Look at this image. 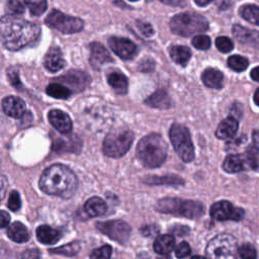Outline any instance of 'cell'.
<instances>
[{
  "instance_id": "14",
  "label": "cell",
  "mask_w": 259,
  "mask_h": 259,
  "mask_svg": "<svg viewBox=\"0 0 259 259\" xmlns=\"http://www.w3.org/2000/svg\"><path fill=\"white\" fill-rule=\"evenodd\" d=\"M232 31L234 36L241 44L259 50V31L244 27L240 24H234Z\"/></svg>"
},
{
  "instance_id": "15",
  "label": "cell",
  "mask_w": 259,
  "mask_h": 259,
  "mask_svg": "<svg viewBox=\"0 0 259 259\" xmlns=\"http://www.w3.org/2000/svg\"><path fill=\"white\" fill-rule=\"evenodd\" d=\"M2 109L10 117L19 118L25 112V103L16 96H7L2 100Z\"/></svg>"
},
{
  "instance_id": "11",
  "label": "cell",
  "mask_w": 259,
  "mask_h": 259,
  "mask_svg": "<svg viewBox=\"0 0 259 259\" xmlns=\"http://www.w3.org/2000/svg\"><path fill=\"white\" fill-rule=\"evenodd\" d=\"M210 217L215 221H240L244 218L245 211L243 208L235 206L228 200L214 202L209 209Z\"/></svg>"
},
{
  "instance_id": "9",
  "label": "cell",
  "mask_w": 259,
  "mask_h": 259,
  "mask_svg": "<svg viewBox=\"0 0 259 259\" xmlns=\"http://www.w3.org/2000/svg\"><path fill=\"white\" fill-rule=\"evenodd\" d=\"M45 22L57 30L63 33H75L83 29L84 22L78 17L67 15L59 10H53L49 13Z\"/></svg>"
},
{
  "instance_id": "52",
  "label": "cell",
  "mask_w": 259,
  "mask_h": 259,
  "mask_svg": "<svg viewBox=\"0 0 259 259\" xmlns=\"http://www.w3.org/2000/svg\"><path fill=\"white\" fill-rule=\"evenodd\" d=\"M195 3L197 4V5H199V6H205V5H207V4H209L210 2L209 1H205V2H199V1H195Z\"/></svg>"
},
{
  "instance_id": "46",
  "label": "cell",
  "mask_w": 259,
  "mask_h": 259,
  "mask_svg": "<svg viewBox=\"0 0 259 259\" xmlns=\"http://www.w3.org/2000/svg\"><path fill=\"white\" fill-rule=\"evenodd\" d=\"M155 68V62L151 59H148V60H145L143 61L141 64H140V70L141 71H144V72H150L152 71L153 69Z\"/></svg>"
},
{
  "instance_id": "28",
  "label": "cell",
  "mask_w": 259,
  "mask_h": 259,
  "mask_svg": "<svg viewBox=\"0 0 259 259\" xmlns=\"http://www.w3.org/2000/svg\"><path fill=\"white\" fill-rule=\"evenodd\" d=\"M108 84L119 94H124L127 91V78L119 73L113 72L107 76Z\"/></svg>"
},
{
  "instance_id": "30",
  "label": "cell",
  "mask_w": 259,
  "mask_h": 259,
  "mask_svg": "<svg viewBox=\"0 0 259 259\" xmlns=\"http://www.w3.org/2000/svg\"><path fill=\"white\" fill-rule=\"evenodd\" d=\"M239 13L248 22L259 25V6L254 4L243 5L239 9Z\"/></svg>"
},
{
  "instance_id": "16",
  "label": "cell",
  "mask_w": 259,
  "mask_h": 259,
  "mask_svg": "<svg viewBox=\"0 0 259 259\" xmlns=\"http://www.w3.org/2000/svg\"><path fill=\"white\" fill-rule=\"evenodd\" d=\"M51 124L60 133L68 134L72 130V120L70 116L62 110L53 109L48 115Z\"/></svg>"
},
{
  "instance_id": "23",
  "label": "cell",
  "mask_w": 259,
  "mask_h": 259,
  "mask_svg": "<svg viewBox=\"0 0 259 259\" xmlns=\"http://www.w3.org/2000/svg\"><path fill=\"white\" fill-rule=\"evenodd\" d=\"M8 237L16 243H24L29 240V232L20 222H14L7 230Z\"/></svg>"
},
{
  "instance_id": "36",
  "label": "cell",
  "mask_w": 259,
  "mask_h": 259,
  "mask_svg": "<svg viewBox=\"0 0 259 259\" xmlns=\"http://www.w3.org/2000/svg\"><path fill=\"white\" fill-rule=\"evenodd\" d=\"M239 255L241 259H257V251L251 244H244L239 247Z\"/></svg>"
},
{
  "instance_id": "27",
  "label": "cell",
  "mask_w": 259,
  "mask_h": 259,
  "mask_svg": "<svg viewBox=\"0 0 259 259\" xmlns=\"http://www.w3.org/2000/svg\"><path fill=\"white\" fill-rule=\"evenodd\" d=\"M147 184L151 185H182L184 180L176 175H164V176H148L145 179Z\"/></svg>"
},
{
  "instance_id": "26",
  "label": "cell",
  "mask_w": 259,
  "mask_h": 259,
  "mask_svg": "<svg viewBox=\"0 0 259 259\" xmlns=\"http://www.w3.org/2000/svg\"><path fill=\"white\" fill-rule=\"evenodd\" d=\"M169 54L171 59L181 66H186L191 58V51L185 46H172L169 49Z\"/></svg>"
},
{
  "instance_id": "12",
  "label": "cell",
  "mask_w": 259,
  "mask_h": 259,
  "mask_svg": "<svg viewBox=\"0 0 259 259\" xmlns=\"http://www.w3.org/2000/svg\"><path fill=\"white\" fill-rule=\"evenodd\" d=\"M109 48L122 60H130L138 53V48L135 42L128 38L111 36L108 38Z\"/></svg>"
},
{
  "instance_id": "29",
  "label": "cell",
  "mask_w": 259,
  "mask_h": 259,
  "mask_svg": "<svg viewBox=\"0 0 259 259\" xmlns=\"http://www.w3.org/2000/svg\"><path fill=\"white\" fill-rule=\"evenodd\" d=\"M244 166L245 161L241 155H230L223 163V168L228 173L240 172L244 169Z\"/></svg>"
},
{
  "instance_id": "45",
  "label": "cell",
  "mask_w": 259,
  "mask_h": 259,
  "mask_svg": "<svg viewBox=\"0 0 259 259\" xmlns=\"http://www.w3.org/2000/svg\"><path fill=\"white\" fill-rule=\"evenodd\" d=\"M7 75H8V78H9L10 83H11L13 86L19 88V87H20V81H19V79H18V75H17V72L15 71V69H14V68H10V69L8 70V72H7Z\"/></svg>"
},
{
  "instance_id": "51",
  "label": "cell",
  "mask_w": 259,
  "mask_h": 259,
  "mask_svg": "<svg viewBox=\"0 0 259 259\" xmlns=\"http://www.w3.org/2000/svg\"><path fill=\"white\" fill-rule=\"evenodd\" d=\"M163 3L168 4V5H179V4H181V2H179V1H176V2H173V1H163Z\"/></svg>"
},
{
  "instance_id": "18",
  "label": "cell",
  "mask_w": 259,
  "mask_h": 259,
  "mask_svg": "<svg viewBox=\"0 0 259 259\" xmlns=\"http://www.w3.org/2000/svg\"><path fill=\"white\" fill-rule=\"evenodd\" d=\"M63 54L58 47H52L45 56L44 65L50 72H58L65 67Z\"/></svg>"
},
{
  "instance_id": "43",
  "label": "cell",
  "mask_w": 259,
  "mask_h": 259,
  "mask_svg": "<svg viewBox=\"0 0 259 259\" xmlns=\"http://www.w3.org/2000/svg\"><path fill=\"white\" fill-rule=\"evenodd\" d=\"M137 26L139 30L145 35V36H152L154 34V29L150 23L143 22V21H138Z\"/></svg>"
},
{
  "instance_id": "24",
  "label": "cell",
  "mask_w": 259,
  "mask_h": 259,
  "mask_svg": "<svg viewBox=\"0 0 259 259\" xmlns=\"http://www.w3.org/2000/svg\"><path fill=\"white\" fill-rule=\"evenodd\" d=\"M84 209L89 217H99L105 213L107 206L103 199H101L100 197L94 196L89 198L85 202Z\"/></svg>"
},
{
  "instance_id": "38",
  "label": "cell",
  "mask_w": 259,
  "mask_h": 259,
  "mask_svg": "<svg viewBox=\"0 0 259 259\" xmlns=\"http://www.w3.org/2000/svg\"><path fill=\"white\" fill-rule=\"evenodd\" d=\"M25 4L28 6L30 12L33 15H40L47 9V2L46 1H26Z\"/></svg>"
},
{
  "instance_id": "6",
  "label": "cell",
  "mask_w": 259,
  "mask_h": 259,
  "mask_svg": "<svg viewBox=\"0 0 259 259\" xmlns=\"http://www.w3.org/2000/svg\"><path fill=\"white\" fill-rule=\"evenodd\" d=\"M209 259H240L237 240L230 234H220L212 238L206 246Z\"/></svg>"
},
{
  "instance_id": "13",
  "label": "cell",
  "mask_w": 259,
  "mask_h": 259,
  "mask_svg": "<svg viewBox=\"0 0 259 259\" xmlns=\"http://www.w3.org/2000/svg\"><path fill=\"white\" fill-rule=\"evenodd\" d=\"M58 80H60L63 84L69 86V89L82 90L89 84L90 77L82 71L71 70L65 75L59 77Z\"/></svg>"
},
{
  "instance_id": "44",
  "label": "cell",
  "mask_w": 259,
  "mask_h": 259,
  "mask_svg": "<svg viewBox=\"0 0 259 259\" xmlns=\"http://www.w3.org/2000/svg\"><path fill=\"white\" fill-rule=\"evenodd\" d=\"M40 252L37 249H28L23 251L18 259H39Z\"/></svg>"
},
{
  "instance_id": "40",
  "label": "cell",
  "mask_w": 259,
  "mask_h": 259,
  "mask_svg": "<svg viewBox=\"0 0 259 259\" xmlns=\"http://www.w3.org/2000/svg\"><path fill=\"white\" fill-rule=\"evenodd\" d=\"M7 205L9 207V209H11L12 211H16L20 208L21 200H20V196H19V194L16 190L11 191V193L9 195V198H8Z\"/></svg>"
},
{
  "instance_id": "4",
  "label": "cell",
  "mask_w": 259,
  "mask_h": 259,
  "mask_svg": "<svg viewBox=\"0 0 259 259\" xmlns=\"http://www.w3.org/2000/svg\"><path fill=\"white\" fill-rule=\"evenodd\" d=\"M156 208L163 213H170L187 219H197L204 213V205L202 203L177 197H165L158 200Z\"/></svg>"
},
{
  "instance_id": "49",
  "label": "cell",
  "mask_w": 259,
  "mask_h": 259,
  "mask_svg": "<svg viewBox=\"0 0 259 259\" xmlns=\"http://www.w3.org/2000/svg\"><path fill=\"white\" fill-rule=\"evenodd\" d=\"M250 77L256 81V82H259V66L258 67H255L254 69H252L251 73H250Z\"/></svg>"
},
{
  "instance_id": "33",
  "label": "cell",
  "mask_w": 259,
  "mask_h": 259,
  "mask_svg": "<svg viewBox=\"0 0 259 259\" xmlns=\"http://www.w3.org/2000/svg\"><path fill=\"white\" fill-rule=\"evenodd\" d=\"M249 65V61L247 58L242 57L240 55H233L228 59V66L232 70L236 72H242L247 69Z\"/></svg>"
},
{
  "instance_id": "50",
  "label": "cell",
  "mask_w": 259,
  "mask_h": 259,
  "mask_svg": "<svg viewBox=\"0 0 259 259\" xmlns=\"http://www.w3.org/2000/svg\"><path fill=\"white\" fill-rule=\"evenodd\" d=\"M253 99H254L255 104L259 106V88L255 91V93H254V98H253Z\"/></svg>"
},
{
  "instance_id": "8",
  "label": "cell",
  "mask_w": 259,
  "mask_h": 259,
  "mask_svg": "<svg viewBox=\"0 0 259 259\" xmlns=\"http://www.w3.org/2000/svg\"><path fill=\"white\" fill-rule=\"evenodd\" d=\"M133 141L134 134L130 130H115L104 139L103 153L111 158H119L130 150Z\"/></svg>"
},
{
  "instance_id": "32",
  "label": "cell",
  "mask_w": 259,
  "mask_h": 259,
  "mask_svg": "<svg viewBox=\"0 0 259 259\" xmlns=\"http://www.w3.org/2000/svg\"><path fill=\"white\" fill-rule=\"evenodd\" d=\"M79 251H80V243L77 241H74L72 243L63 245V246L55 248V249H50V253L64 255V256H74Z\"/></svg>"
},
{
  "instance_id": "35",
  "label": "cell",
  "mask_w": 259,
  "mask_h": 259,
  "mask_svg": "<svg viewBox=\"0 0 259 259\" xmlns=\"http://www.w3.org/2000/svg\"><path fill=\"white\" fill-rule=\"evenodd\" d=\"M191 42H192V46L199 51H206L211 46V40H210L209 36L204 35V34H199V35L194 36L192 38Z\"/></svg>"
},
{
  "instance_id": "10",
  "label": "cell",
  "mask_w": 259,
  "mask_h": 259,
  "mask_svg": "<svg viewBox=\"0 0 259 259\" xmlns=\"http://www.w3.org/2000/svg\"><path fill=\"white\" fill-rule=\"evenodd\" d=\"M96 227L101 233L120 244H124L128 240L131 235L130 225L119 220L99 222L97 223Z\"/></svg>"
},
{
  "instance_id": "5",
  "label": "cell",
  "mask_w": 259,
  "mask_h": 259,
  "mask_svg": "<svg viewBox=\"0 0 259 259\" xmlns=\"http://www.w3.org/2000/svg\"><path fill=\"white\" fill-rule=\"evenodd\" d=\"M208 28V21L202 15L195 12H183L176 14L170 20V29L181 36H190L197 32H203Z\"/></svg>"
},
{
  "instance_id": "53",
  "label": "cell",
  "mask_w": 259,
  "mask_h": 259,
  "mask_svg": "<svg viewBox=\"0 0 259 259\" xmlns=\"http://www.w3.org/2000/svg\"><path fill=\"white\" fill-rule=\"evenodd\" d=\"M190 259H205L204 257H202V256H198V255H196V256H192Z\"/></svg>"
},
{
  "instance_id": "48",
  "label": "cell",
  "mask_w": 259,
  "mask_h": 259,
  "mask_svg": "<svg viewBox=\"0 0 259 259\" xmlns=\"http://www.w3.org/2000/svg\"><path fill=\"white\" fill-rule=\"evenodd\" d=\"M10 222V215L5 210H0V229L5 228Z\"/></svg>"
},
{
  "instance_id": "2",
  "label": "cell",
  "mask_w": 259,
  "mask_h": 259,
  "mask_svg": "<svg viewBox=\"0 0 259 259\" xmlns=\"http://www.w3.org/2000/svg\"><path fill=\"white\" fill-rule=\"evenodd\" d=\"M77 184L74 172L62 164L48 167L39 178V187L44 192L63 198L71 197L77 190Z\"/></svg>"
},
{
  "instance_id": "37",
  "label": "cell",
  "mask_w": 259,
  "mask_h": 259,
  "mask_svg": "<svg viewBox=\"0 0 259 259\" xmlns=\"http://www.w3.org/2000/svg\"><path fill=\"white\" fill-rule=\"evenodd\" d=\"M215 47L222 53H229L234 49V44L227 36H219L215 39Z\"/></svg>"
},
{
  "instance_id": "41",
  "label": "cell",
  "mask_w": 259,
  "mask_h": 259,
  "mask_svg": "<svg viewBox=\"0 0 259 259\" xmlns=\"http://www.w3.org/2000/svg\"><path fill=\"white\" fill-rule=\"evenodd\" d=\"M25 2L20 1H9L7 2V8L10 12L13 13V15L16 14H22L25 10Z\"/></svg>"
},
{
  "instance_id": "42",
  "label": "cell",
  "mask_w": 259,
  "mask_h": 259,
  "mask_svg": "<svg viewBox=\"0 0 259 259\" xmlns=\"http://www.w3.org/2000/svg\"><path fill=\"white\" fill-rule=\"evenodd\" d=\"M191 252V248L189 246V244L185 241L181 242L176 248H175V254L178 258H185L186 256H188Z\"/></svg>"
},
{
  "instance_id": "22",
  "label": "cell",
  "mask_w": 259,
  "mask_h": 259,
  "mask_svg": "<svg viewBox=\"0 0 259 259\" xmlns=\"http://www.w3.org/2000/svg\"><path fill=\"white\" fill-rule=\"evenodd\" d=\"M201 79L203 84L206 87L213 88V89H220L223 87L224 75L218 69H214V68L205 69L201 75Z\"/></svg>"
},
{
  "instance_id": "7",
  "label": "cell",
  "mask_w": 259,
  "mask_h": 259,
  "mask_svg": "<svg viewBox=\"0 0 259 259\" xmlns=\"http://www.w3.org/2000/svg\"><path fill=\"white\" fill-rule=\"evenodd\" d=\"M170 141L178 156L186 163L194 159V147L188 128L180 123H173L169 131Z\"/></svg>"
},
{
  "instance_id": "20",
  "label": "cell",
  "mask_w": 259,
  "mask_h": 259,
  "mask_svg": "<svg viewBox=\"0 0 259 259\" xmlns=\"http://www.w3.org/2000/svg\"><path fill=\"white\" fill-rule=\"evenodd\" d=\"M35 234H36L37 240L40 243L46 244V245H53V244L57 243L62 236L58 230L53 229L47 225L39 226L36 229Z\"/></svg>"
},
{
  "instance_id": "19",
  "label": "cell",
  "mask_w": 259,
  "mask_h": 259,
  "mask_svg": "<svg viewBox=\"0 0 259 259\" xmlns=\"http://www.w3.org/2000/svg\"><path fill=\"white\" fill-rule=\"evenodd\" d=\"M145 102L149 106L159 108V109H167L172 106V100H171L170 96L163 89H159V90L155 91L152 95H150L145 100Z\"/></svg>"
},
{
  "instance_id": "31",
  "label": "cell",
  "mask_w": 259,
  "mask_h": 259,
  "mask_svg": "<svg viewBox=\"0 0 259 259\" xmlns=\"http://www.w3.org/2000/svg\"><path fill=\"white\" fill-rule=\"evenodd\" d=\"M47 93L58 99H67L71 95V90L59 83H52L47 87Z\"/></svg>"
},
{
  "instance_id": "1",
  "label": "cell",
  "mask_w": 259,
  "mask_h": 259,
  "mask_svg": "<svg viewBox=\"0 0 259 259\" xmlns=\"http://www.w3.org/2000/svg\"><path fill=\"white\" fill-rule=\"evenodd\" d=\"M39 26L15 15L0 18V42L10 51H17L39 35Z\"/></svg>"
},
{
  "instance_id": "47",
  "label": "cell",
  "mask_w": 259,
  "mask_h": 259,
  "mask_svg": "<svg viewBox=\"0 0 259 259\" xmlns=\"http://www.w3.org/2000/svg\"><path fill=\"white\" fill-rule=\"evenodd\" d=\"M7 186H8V182H7L6 177L3 176L2 174H0V201L3 199V197L5 195Z\"/></svg>"
},
{
  "instance_id": "17",
  "label": "cell",
  "mask_w": 259,
  "mask_h": 259,
  "mask_svg": "<svg viewBox=\"0 0 259 259\" xmlns=\"http://www.w3.org/2000/svg\"><path fill=\"white\" fill-rule=\"evenodd\" d=\"M90 64L94 69H99L103 64L112 61L108 51L99 42L90 44Z\"/></svg>"
},
{
  "instance_id": "39",
  "label": "cell",
  "mask_w": 259,
  "mask_h": 259,
  "mask_svg": "<svg viewBox=\"0 0 259 259\" xmlns=\"http://www.w3.org/2000/svg\"><path fill=\"white\" fill-rule=\"evenodd\" d=\"M111 252H112L111 247L109 245H104L100 248L93 250V252L91 253V257L93 259H109Z\"/></svg>"
},
{
  "instance_id": "3",
  "label": "cell",
  "mask_w": 259,
  "mask_h": 259,
  "mask_svg": "<svg viewBox=\"0 0 259 259\" xmlns=\"http://www.w3.org/2000/svg\"><path fill=\"white\" fill-rule=\"evenodd\" d=\"M168 146L163 137L153 133L144 137L138 144L137 154L142 164L149 168L161 166L167 157Z\"/></svg>"
},
{
  "instance_id": "25",
  "label": "cell",
  "mask_w": 259,
  "mask_h": 259,
  "mask_svg": "<svg viewBox=\"0 0 259 259\" xmlns=\"http://www.w3.org/2000/svg\"><path fill=\"white\" fill-rule=\"evenodd\" d=\"M175 247V239L171 235H161L154 242V250L160 255L169 254Z\"/></svg>"
},
{
  "instance_id": "34",
  "label": "cell",
  "mask_w": 259,
  "mask_h": 259,
  "mask_svg": "<svg viewBox=\"0 0 259 259\" xmlns=\"http://www.w3.org/2000/svg\"><path fill=\"white\" fill-rule=\"evenodd\" d=\"M246 161L254 171H259V148L251 146L246 151Z\"/></svg>"
},
{
  "instance_id": "21",
  "label": "cell",
  "mask_w": 259,
  "mask_h": 259,
  "mask_svg": "<svg viewBox=\"0 0 259 259\" xmlns=\"http://www.w3.org/2000/svg\"><path fill=\"white\" fill-rule=\"evenodd\" d=\"M238 130V121L236 118L230 116L225 118L221 123L218 125L215 131V136L219 139L227 140L232 138Z\"/></svg>"
}]
</instances>
